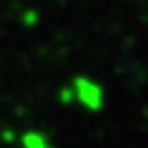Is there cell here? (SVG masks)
<instances>
[{
  "label": "cell",
  "mask_w": 148,
  "mask_h": 148,
  "mask_svg": "<svg viewBox=\"0 0 148 148\" xmlns=\"http://www.w3.org/2000/svg\"><path fill=\"white\" fill-rule=\"evenodd\" d=\"M22 148H50V143L38 132H26L22 134Z\"/></svg>",
  "instance_id": "cell-2"
},
{
  "label": "cell",
  "mask_w": 148,
  "mask_h": 148,
  "mask_svg": "<svg viewBox=\"0 0 148 148\" xmlns=\"http://www.w3.org/2000/svg\"><path fill=\"white\" fill-rule=\"evenodd\" d=\"M72 93L88 110H98L100 103H103V91H100V86L96 84V81L86 79V77H77L72 81Z\"/></svg>",
  "instance_id": "cell-1"
}]
</instances>
